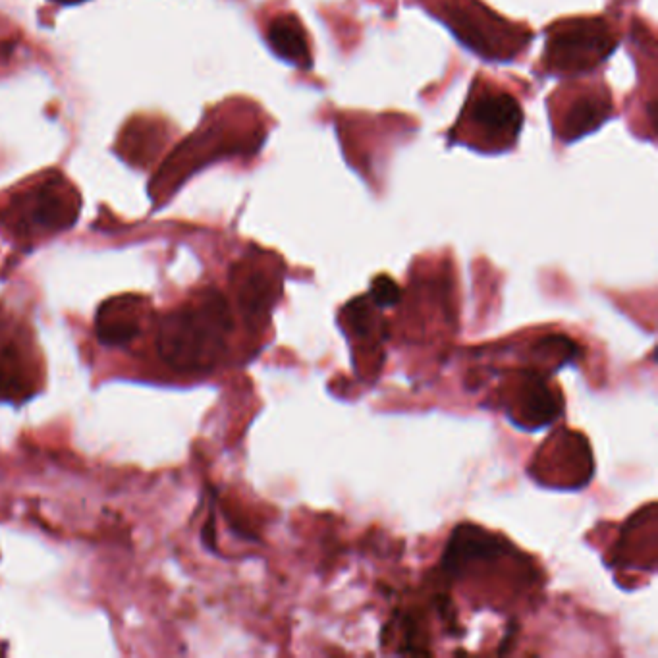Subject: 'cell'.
<instances>
[{"label": "cell", "mask_w": 658, "mask_h": 658, "mask_svg": "<svg viewBox=\"0 0 658 658\" xmlns=\"http://www.w3.org/2000/svg\"><path fill=\"white\" fill-rule=\"evenodd\" d=\"M232 330V317L224 296L207 290L161 319L157 352L166 365L184 375H201L215 369Z\"/></svg>", "instance_id": "cell-1"}, {"label": "cell", "mask_w": 658, "mask_h": 658, "mask_svg": "<svg viewBox=\"0 0 658 658\" xmlns=\"http://www.w3.org/2000/svg\"><path fill=\"white\" fill-rule=\"evenodd\" d=\"M80 209V193L66 178L53 172L18 193L10 203L8 217L20 236H29L33 232H60L70 228Z\"/></svg>", "instance_id": "cell-2"}, {"label": "cell", "mask_w": 658, "mask_h": 658, "mask_svg": "<svg viewBox=\"0 0 658 658\" xmlns=\"http://www.w3.org/2000/svg\"><path fill=\"white\" fill-rule=\"evenodd\" d=\"M618 39L601 18H576L552 26L545 47V66L554 74H579L595 68Z\"/></svg>", "instance_id": "cell-3"}, {"label": "cell", "mask_w": 658, "mask_h": 658, "mask_svg": "<svg viewBox=\"0 0 658 658\" xmlns=\"http://www.w3.org/2000/svg\"><path fill=\"white\" fill-rule=\"evenodd\" d=\"M523 112L518 101L493 85L475 83L458 122L460 134H471L473 143L485 151L510 147L520 134Z\"/></svg>", "instance_id": "cell-4"}, {"label": "cell", "mask_w": 658, "mask_h": 658, "mask_svg": "<svg viewBox=\"0 0 658 658\" xmlns=\"http://www.w3.org/2000/svg\"><path fill=\"white\" fill-rule=\"evenodd\" d=\"M506 541L487 533L477 525H458L444 549L442 570L448 576H460L473 562L496 560L504 554Z\"/></svg>", "instance_id": "cell-5"}, {"label": "cell", "mask_w": 658, "mask_h": 658, "mask_svg": "<svg viewBox=\"0 0 658 658\" xmlns=\"http://www.w3.org/2000/svg\"><path fill=\"white\" fill-rule=\"evenodd\" d=\"M145 303L138 296H118L99 307L95 334L101 344L122 348L134 342L141 332Z\"/></svg>", "instance_id": "cell-6"}, {"label": "cell", "mask_w": 658, "mask_h": 658, "mask_svg": "<svg viewBox=\"0 0 658 658\" xmlns=\"http://www.w3.org/2000/svg\"><path fill=\"white\" fill-rule=\"evenodd\" d=\"M612 105L608 95L597 91L577 93L564 105V112L556 114V134L564 141H574L599 128L610 116Z\"/></svg>", "instance_id": "cell-7"}, {"label": "cell", "mask_w": 658, "mask_h": 658, "mask_svg": "<svg viewBox=\"0 0 658 658\" xmlns=\"http://www.w3.org/2000/svg\"><path fill=\"white\" fill-rule=\"evenodd\" d=\"M166 143L165 124L138 118L130 122L118 139V151L124 161L134 166H149Z\"/></svg>", "instance_id": "cell-8"}, {"label": "cell", "mask_w": 658, "mask_h": 658, "mask_svg": "<svg viewBox=\"0 0 658 658\" xmlns=\"http://www.w3.org/2000/svg\"><path fill=\"white\" fill-rule=\"evenodd\" d=\"M267 41L280 58L300 68H311L305 31L296 16H276L267 28Z\"/></svg>", "instance_id": "cell-9"}, {"label": "cell", "mask_w": 658, "mask_h": 658, "mask_svg": "<svg viewBox=\"0 0 658 658\" xmlns=\"http://www.w3.org/2000/svg\"><path fill=\"white\" fill-rule=\"evenodd\" d=\"M521 421L547 425L560 415V402L554 404L547 383L537 375H527L521 388Z\"/></svg>", "instance_id": "cell-10"}, {"label": "cell", "mask_w": 658, "mask_h": 658, "mask_svg": "<svg viewBox=\"0 0 658 658\" xmlns=\"http://www.w3.org/2000/svg\"><path fill=\"white\" fill-rule=\"evenodd\" d=\"M31 392L28 371L24 359L18 352V346L8 344L0 350V398H26Z\"/></svg>", "instance_id": "cell-11"}, {"label": "cell", "mask_w": 658, "mask_h": 658, "mask_svg": "<svg viewBox=\"0 0 658 658\" xmlns=\"http://www.w3.org/2000/svg\"><path fill=\"white\" fill-rule=\"evenodd\" d=\"M238 276V296L247 313H259L269 296V282L259 271L244 269Z\"/></svg>", "instance_id": "cell-12"}, {"label": "cell", "mask_w": 658, "mask_h": 658, "mask_svg": "<svg viewBox=\"0 0 658 658\" xmlns=\"http://www.w3.org/2000/svg\"><path fill=\"white\" fill-rule=\"evenodd\" d=\"M371 298L379 307H392L400 300V288L390 276H377L371 284Z\"/></svg>", "instance_id": "cell-13"}, {"label": "cell", "mask_w": 658, "mask_h": 658, "mask_svg": "<svg viewBox=\"0 0 658 658\" xmlns=\"http://www.w3.org/2000/svg\"><path fill=\"white\" fill-rule=\"evenodd\" d=\"M12 47H14V41H6L4 37H0V60H4L12 53Z\"/></svg>", "instance_id": "cell-14"}, {"label": "cell", "mask_w": 658, "mask_h": 658, "mask_svg": "<svg viewBox=\"0 0 658 658\" xmlns=\"http://www.w3.org/2000/svg\"><path fill=\"white\" fill-rule=\"evenodd\" d=\"M55 2H60V4H78V2H83V0H55Z\"/></svg>", "instance_id": "cell-15"}]
</instances>
